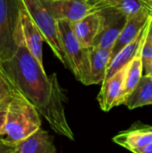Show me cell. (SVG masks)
<instances>
[{"instance_id":"obj_7","label":"cell","mask_w":152,"mask_h":153,"mask_svg":"<svg viewBox=\"0 0 152 153\" xmlns=\"http://www.w3.org/2000/svg\"><path fill=\"white\" fill-rule=\"evenodd\" d=\"M56 21L71 23L92 13L90 0H41Z\"/></svg>"},{"instance_id":"obj_3","label":"cell","mask_w":152,"mask_h":153,"mask_svg":"<svg viewBox=\"0 0 152 153\" xmlns=\"http://www.w3.org/2000/svg\"><path fill=\"white\" fill-rule=\"evenodd\" d=\"M21 0H0V61L13 56L23 43L20 27Z\"/></svg>"},{"instance_id":"obj_4","label":"cell","mask_w":152,"mask_h":153,"mask_svg":"<svg viewBox=\"0 0 152 153\" xmlns=\"http://www.w3.org/2000/svg\"><path fill=\"white\" fill-rule=\"evenodd\" d=\"M21 1L28 14L40 31L44 41L47 43L58 60L66 68H69L68 61L59 36L57 21L47 9L41 0Z\"/></svg>"},{"instance_id":"obj_22","label":"cell","mask_w":152,"mask_h":153,"mask_svg":"<svg viewBox=\"0 0 152 153\" xmlns=\"http://www.w3.org/2000/svg\"><path fill=\"white\" fill-rule=\"evenodd\" d=\"M13 146H10L4 143H0V153H13Z\"/></svg>"},{"instance_id":"obj_6","label":"cell","mask_w":152,"mask_h":153,"mask_svg":"<svg viewBox=\"0 0 152 153\" xmlns=\"http://www.w3.org/2000/svg\"><path fill=\"white\" fill-rule=\"evenodd\" d=\"M99 12L101 15V25L92 47L112 50L127 18L114 9H104Z\"/></svg>"},{"instance_id":"obj_16","label":"cell","mask_w":152,"mask_h":153,"mask_svg":"<svg viewBox=\"0 0 152 153\" xmlns=\"http://www.w3.org/2000/svg\"><path fill=\"white\" fill-rule=\"evenodd\" d=\"M90 4L92 13L104 9H114L127 19L144 8L141 0H90Z\"/></svg>"},{"instance_id":"obj_10","label":"cell","mask_w":152,"mask_h":153,"mask_svg":"<svg viewBox=\"0 0 152 153\" xmlns=\"http://www.w3.org/2000/svg\"><path fill=\"white\" fill-rule=\"evenodd\" d=\"M20 27L24 45L27 47L32 56L37 59V61L42 66H44L42 54V45L44 42V39L30 15L28 14L22 4L21 7Z\"/></svg>"},{"instance_id":"obj_18","label":"cell","mask_w":152,"mask_h":153,"mask_svg":"<svg viewBox=\"0 0 152 153\" xmlns=\"http://www.w3.org/2000/svg\"><path fill=\"white\" fill-rule=\"evenodd\" d=\"M142 75H143V66H142V56L140 51V53L128 65L123 92L116 106L125 104L126 99L131 95V93L134 91V89L138 85Z\"/></svg>"},{"instance_id":"obj_1","label":"cell","mask_w":152,"mask_h":153,"mask_svg":"<svg viewBox=\"0 0 152 153\" xmlns=\"http://www.w3.org/2000/svg\"><path fill=\"white\" fill-rule=\"evenodd\" d=\"M0 74L14 91L37 108L54 132L71 141L74 140L65 113L66 97L56 74L47 76L44 66L24 43L18 47L13 56L0 61Z\"/></svg>"},{"instance_id":"obj_2","label":"cell","mask_w":152,"mask_h":153,"mask_svg":"<svg viewBox=\"0 0 152 153\" xmlns=\"http://www.w3.org/2000/svg\"><path fill=\"white\" fill-rule=\"evenodd\" d=\"M37 108L20 92L13 94L6 108L5 135L2 143L14 146L41 128V119Z\"/></svg>"},{"instance_id":"obj_24","label":"cell","mask_w":152,"mask_h":153,"mask_svg":"<svg viewBox=\"0 0 152 153\" xmlns=\"http://www.w3.org/2000/svg\"><path fill=\"white\" fill-rule=\"evenodd\" d=\"M7 104H8V102H6V103H1V104H0V108H4V107H5Z\"/></svg>"},{"instance_id":"obj_12","label":"cell","mask_w":152,"mask_h":153,"mask_svg":"<svg viewBox=\"0 0 152 153\" xmlns=\"http://www.w3.org/2000/svg\"><path fill=\"white\" fill-rule=\"evenodd\" d=\"M151 13L144 7L141 12L127 19L123 30L121 31L112 49V58L125 46L133 42L139 36L144 26L151 18Z\"/></svg>"},{"instance_id":"obj_21","label":"cell","mask_w":152,"mask_h":153,"mask_svg":"<svg viewBox=\"0 0 152 153\" xmlns=\"http://www.w3.org/2000/svg\"><path fill=\"white\" fill-rule=\"evenodd\" d=\"M8 105V104H7ZM7 105L0 108V142L5 135V121H6V108Z\"/></svg>"},{"instance_id":"obj_23","label":"cell","mask_w":152,"mask_h":153,"mask_svg":"<svg viewBox=\"0 0 152 153\" xmlns=\"http://www.w3.org/2000/svg\"><path fill=\"white\" fill-rule=\"evenodd\" d=\"M143 6L147 8L151 13H152V0H141Z\"/></svg>"},{"instance_id":"obj_8","label":"cell","mask_w":152,"mask_h":153,"mask_svg":"<svg viewBox=\"0 0 152 153\" xmlns=\"http://www.w3.org/2000/svg\"><path fill=\"white\" fill-rule=\"evenodd\" d=\"M151 24L152 16L149 20V22H147V24L144 26V28L142 29V30L141 31L139 36L133 42H131L130 44L125 46L121 51H119L112 58V60L108 67L105 81L108 80L110 77H112L114 74H116L118 71H120L122 68H124L125 66L129 65V63L140 53V51L142 50V47L144 43L145 38L151 29Z\"/></svg>"},{"instance_id":"obj_9","label":"cell","mask_w":152,"mask_h":153,"mask_svg":"<svg viewBox=\"0 0 152 153\" xmlns=\"http://www.w3.org/2000/svg\"><path fill=\"white\" fill-rule=\"evenodd\" d=\"M127 68L128 65L101 84L100 91L97 97L101 110L108 112L116 107L123 92Z\"/></svg>"},{"instance_id":"obj_11","label":"cell","mask_w":152,"mask_h":153,"mask_svg":"<svg viewBox=\"0 0 152 153\" xmlns=\"http://www.w3.org/2000/svg\"><path fill=\"white\" fill-rule=\"evenodd\" d=\"M113 142L132 153H139L152 143V127L133 126L116 135Z\"/></svg>"},{"instance_id":"obj_25","label":"cell","mask_w":152,"mask_h":153,"mask_svg":"<svg viewBox=\"0 0 152 153\" xmlns=\"http://www.w3.org/2000/svg\"><path fill=\"white\" fill-rule=\"evenodd\" d=\"M0 143H1V142H0Z\"/></svg>"},{"instance_id":"obj_14","label":"cell","mask_w":152,"mask_h":153,"mask_svg":"<svg viewBox=\"0 0 152 153\" xmlns=\"http://www.w3.org/2000/svg\"><path fill=\"white\" fill-rule=\"evenodd\" d=\"M101 25V15L99 12L90 13L80 21L72 23L73 30L85 48H90L93 46Z\"/></svg>"},{"instance_id":"obj_15","label":"cell","mask_w":152,"mask_h":153,"mask_svg":"<svg viewBox=\"0 0 152 153\" xmlns=\"http://www.w3.org/2000/svg\"><path fill=\"white\" fill-rule=\"evenodd\" d=\"M112 59V50L100 48H90V76L87 85L103 83Z\"/></svg>"},{"instance_id":"obj_13","label":"cell","mask_w":152,"mask_h":153,"mask_svg":"<svg viewBox=\"0 0 152 153\" xmlns=\"http://www.w3.org/2000/svg\"><path fill=\"white\" fill-rule=\"evenodd\" d=\"M53 137L43 129L19 142L13 146V153H56Z\"/></svg>"},{"instance_id":"obj_5","label":"cell","mask_w":152,"mask_h":153,"mask_svg":"<svg viewBox=\"0 0 152 153\" xmlns=\"http://www.w3.org/2000/svg\"><path fill=\"white\" fill-rule=\"evenodd\" d=\"M61 43L65 53L69 68L75 78L87 85L90 76V48H85L76 37L72 23L57 21Z\"/></svg>"},{"instance_id":"obj_19","label":"cell","mask_w":152,"mask_h":153,"mask_svg":"<svg viewBox=\"0 0 152 153\" xmlns=\"http://www.w3.org/2000/svg\"><path fill=\"white\" fill-rule=\"evenodd\" d=\"M143 74L152 76V24L141 50Z\"/></svg>"},{"instance_id":"obj_20","label":"cell","mask_w":152,"mask_h":153,"mask_svg":"<svg viewBox=\"0 0 152 153\" xmlns=\"http://www.w3.org/2000/svg\"><path fill=\"white\" fill-rule=\"evenodd\" d=\"M13 94V89L0 74V104L9 102Z\"/></svg>"},{"instance_id":"obj_17","label":"cell","mask_w":152,"mask_h":153,"mask_svg":"<svg viewBox=\"0 0 152 153\" xmlns=\"http://www.w3.org/2000/svg\"><path fill=\"white\" fill-rule=\"evenodd\" d=\"M124 105L131 110L152 105V76L142 75L138 85L126 99Z\"/></svg>"}]
</instances>
